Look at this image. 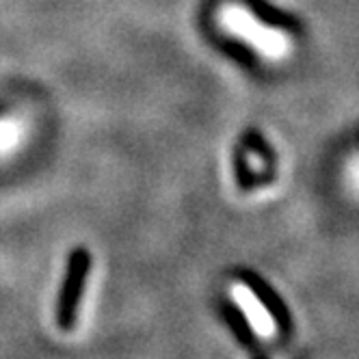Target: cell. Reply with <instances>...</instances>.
<instances>
[{
  "mask_svg": "<svg viewBox=\"0 0 359 359\" xmlns=\"http://www.w3.org/2000/svg\"><path fill=\"white\" fill-rule=\"evenodd\" d=\"M219 22L229 35L243 39L260 57L269 61H281L292 53V41L284 31L273 29L269 24L260 22L243 5L236 3L223 5L219 11Z\"/></svg>",
  "mask_w": 359,
  "mask_h": 359,
  "instance_id": "cell-1",
  "label": "cell"
},
{
  "mask_svg": "<svg viewBox=\"0 0 359 359\" xmlns=\"http://www.w3.org/2000/svg\"><path fill=\"white\" fill-rule=\"evenodd\" d=\"M87 269H89V255L85 249L74 251L72 260H69V269H67V277H65V286L59 299V312H57V323L61 329H72L74 327V318H76V307H79L83 288H85V277H87Z\"/></svg>",
  "mask_w": 359,
  "mask_h": 359,
  "instance_id": "cell-2",
  "label": "cell"
},
{
  "mask_svg": "<svg viewBox=\"0 0 359 359\" xmlns=\"http://www.w3.org/2000/svg\"><path fill=\"white\" fill-rule=\"evenodd\" d=\"M234 297L238 301V305L245 310V314L249 316L253 329L258 333H264V336H269V333H273L275 329V323L271 318V314L264 310V305L258 301V297H255L245 284H236L234 286Z\"/></svg>",
  "mask_w": 359,
  "mask_h": 359,
  "instance_id": "cell-3",
  "label": "cell"
}]
</instances>
